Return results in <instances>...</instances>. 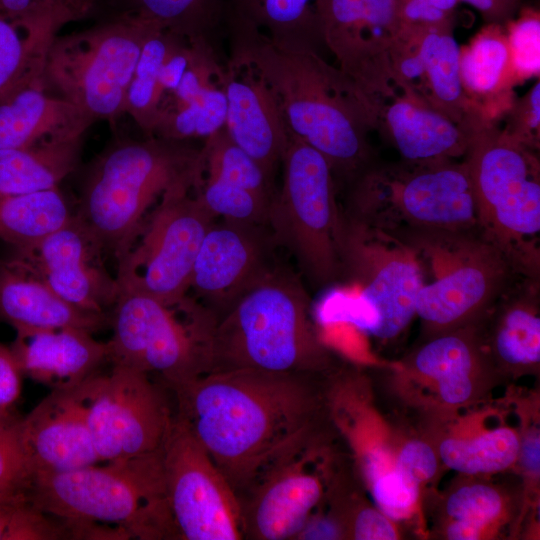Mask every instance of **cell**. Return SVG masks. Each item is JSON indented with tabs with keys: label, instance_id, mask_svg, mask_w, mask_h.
<instances>
[{
	"label": "cell",
	"instance_id": "obj_49",
	"mask_svg": "<svg viewBox=\"0 0 540 540\" xmlns=\"http://www.w3.org/2000/svg\"><path fill=\"white\" fill-rule=\"evenodd\" d=\"M345 534L342 520L330 514H321L315 509L294 540H335Z\"/></svg>",
	"mask_w": 540,
	"mask_h": 540
},
{
	"label": "cell",
	"instance_id": "obj_45",
	"mask_svg": "<svg viewBox=\"0 0 540 540\" xmlns=\"http://www.w3.org/2000/svg\"><path fill=\"white\" fill-rule=\"evenodd\" d=\"M405 27L454 26L459 0H396Z\"/></svg>",
	"mask_w": 540,
	"mask_h": 540
},
{
	"label": "cell",
	"instance_id": "obj_52",
	"mask_svg": "<svg viewBox=\"0 0 540 540\" xmlns=\"http://www.w3.org/2000/svg\"><path fill=\"white\" fill-rule=\"evenodd\" d=\"M481 530L466 522L454 520L447 527L446 535L450 540H476L480 538Z\"/></svg>",
	"mask_w": 540,
	"mask_h": 540
},
{
	"label": "cell",
	"instance_id": "obj_7",
	"mask_svg": "<svg viewBox=\"0 0 540 540\" xmlns=\"http://www.w3.org/2000/svg\"><path fill=\"white\" fill-rule=\"evenodd\" d=\"M479 227L524 277L539 279L540 165L535 151L486 122L464 156Z\"/></svg>",
	"mask_w": 540,
	"mask_h": 540
},
{
	"label": "cell",
	"instance_id": "obj_51",
	"mask_svg": "<svg viewBox=\"0 0 540 540\" xmlns=\"http://www.w3.org/2000/svg\"><path fill=\"white\" fill-rule=\"evenodd\" d=\"M521 462L527 471L538 474L540 469V440L534 434L525 439L519 447Z\"/></svg>",
	"mask_w": 540,
	"mask_h": 540
},
{
	"label": "cell",
	"instance_id": "obj_2",
	"mask_svg": "<svg viewBox=\"0 0 540 540\" xmlns=\"http://www.w3.org/2000/svg\"><path fill=\"white\" fill-rule=\"evenodd\" d=\"M225 37L228 55L253 66L273 89L290 135L328 161L337 188L375 163L369 133L377 129V108L339 68L250 28L227 24Z\"/></svg>",
	"mask_w": 540,
	"mask_h": 540
},
{
	"label": "cell",
	"instance_id": "obj_25",
	"mask_svg": "<svg viewBox=\"0 0 540 540\" xmlns=\"http://www.w3.org/2000/svg\"><path fill=\"white\" fill-rule=\"evenodd\" d=\"M77 328L17 330L10 346L23 376L62 389L84 382L109 361L107 342Z\"/></svg>",
	"mask_w": 540,
	"mask_h": 540
},
{
	"label": "cell",
	"instance_id": "obj_21",
	"mask_svg": "<svg viewBox=\"0 0 540 540\" xmlns=\"http://www.w3.org/2000/svg\"><path fill=\"white\" fill-rule=\"evenodd\" d=\"M100 375L97 372L73 387L52 389L21 417L22 441L34 474L101 463L89 425L90 405Z\"/></svg>",
	"mask_w": 540,
	"mask_h": 540
},
{
	"label": "cell",
	"instance_id": "obj_3",
	"mask_svg": "<svg viewBox=\"0 0 540 540\" xmlns=\"http://www.w3.org/2000/svg\"><path fill=\"white\" fill-rule=\"evenodd\" d=\"M204 168L203 148L189 140L146 136L118 141L90 167L75 214L116 256L166 192L180 187L198 190Z\"/></svg>",
	"mask_w": 540,
	"mask_h": 540
},
{
	"label": "cell",
	"instance_id": "obj_43",
	"mask_svg": "<svg viewBox=\"0 0 540 540\" xmlns=\"http://www.w3.org/2000/svg\"><path fill=\"white\" fill-rule=\"evenodd\" d=\"M500 119L501 129L507 136L523 146L538 152L540 147V81L519 99H514Z\"/></svg>",
	"mask_w": 540,
	"mask_h": 540
},
{
	"label": "cell",
	"instance_id": "obj_34",
	"mask_svg": "<svg viewBox=\"0 0 540 540\" xmlns=\"http://www.w3.org/2000/svg\"><path fill=\"white\" fill-rule=\"evenodd\" d=\"M106 4L112 11L142 18L191 43L219 48L220 37L225 36L226 0H106Z\"/></svg>",
	"mask_w": 540,
	"mask_h": 540
},
{
	"label": "cell",
	"instance_id": "obj_36",
	"mask_svg": "<svg viewBox=\"0 0 540 540\" xmlns=\"http://www.w3.org/2000/svg\"><path fill=\"white\" fill-rule=\"evenodd\" d=\"M73 214L58 188L0 196V239L29 246L66 224Z\"/></svg>",
	"mask_w": 540,
	"mask_h": 540
},
{
	"label": "cell",
	"instance_id": "obj_23",
	"mask_svg": "<svg viewBox=\"0 0 540 540\" xmlns=\"http://www.w3.org/2000/svg\"><path fill=\"white\" fill-rule=\"evenodd\" d=\"M204 177L196 194L223 220L265 225L277 191L275 179L227 135L224 128L204 140Z\"/></svg>",
	"mask_w": 540,
	"mask_h": 540
},
{
	"label": "cell",
	"instance_id": "obj_6",
	"mask_svg": "<svg viewBox=\"0 0 540 540\" xmlns=\"http://www.w3.org/2000/svg\"><path fill=\"white\" fill-rule=\"evenodd\" d=\"M346 188L345 215L395 236L480 228L465 159L375 162Z\"/></svg>",
	"mask_w": 540,
	"mask_h": 540
},
{
	"label": "cell",
	"instance_id": "obj_24",
	"mask_svg": "<svg viewBox=\"0 0 540 540\" xmlns=\"http://www.w3.org/2000/svg\"><path fill=\"white\" fill-rule=\"evenodd\" d=\"M226 59V58H225ZM225 59L208 43H193L191 61L177 87L164 99L151 136L204 140L224 127Z\"/></svg>",
	"mask_w": 540,
	"mask_h": 540
},
{
	"label": "cell",
	"instance_id": "obj_27",
	"mask_svg": "<svg viewBox=\"0 0 540 540\" xmlns=\"http://www.w3.org/2000/svg\"><path fill=\"white\" fill-rule=\"evenodd\" d=\"M0 320L15 330L77 328L95 333L109 314L79 308L12 260L0 262Z\"/></svg>",
	"mask_w": 540,
	"mask_h": 540
},
{
	"label": "cell",
	"instance_id": "obj_48",
	"mask_svg": "<svg viewBox=\"0 0 540 540\" xmlns=\"http://www.w3.org/2000/svg\"><path fill=\"white\" fill-rule=\"evenodd\" d=\"M348 532L357 540L397 539V533L388 517L372 508L357 511Z\"/></svg>",
	"mask_w": 540,
	"mask_h": 540
},
{
	"label": "cell",
	"instance_id": "obj_44",
	"mask_svg": "<svg viewBox=\"0 0 540 540\" xmlns=\"http://www.w3.org/2000/svg\"><path fill=\"white\" fill-rule=\"evenodd\" d=\"M371 486L374 500L385 516L400 520L411 514L419 484L394 468L377 477Z\"/></svg>",
	"mask_w": 540,
	"mask_h": 540
},
{
	"label": "cell",
	"instance_id": "obj_37",
	"mask_svg": "<svg viewBox=\"0 0 540 540\" xmlns=\"http://www.w3.org/2000/svg\"><path fill=\"white\" fill-rule=\"evenodd\" d=\"M52 41L0 15V100L27 85H39Z\"/></svg>",
	"mask_w": 540,
	"mask_h": 540
},
{
	"label": "cell",
	"instance_id": "obj_39",
	"mask_svg": "<svg viewBox=\"0 0 540 540\" xmlns=\"http://www.w3.org/2000/svg\"><path fill=\"white\" fill-rule=\"evenodd\" d=\"M75 539L69 522L40 510L26 491L0 492V540Z\"/></svg>",
	"mask_w": 540,
	"mask_h": 540
},
{
	"label": "cell",
	"instance_id": "obj_32",
	"mask_svg": "<svg viewBox=\"0 0 540 540\" xmlns=\"http://www.w3.org/2000/svg\"><path fill=\"white\" fill-rule=\"evenodd\" d=\"M83 137L0 150V196L58 188L76 168Z\"/></svg>",
	"mask_w": 540,
	"mask_h": 540
},
{
	"label": "cell",
	"instance_id": "obj_14",
	"mask_svg": "<svg viewBox=\"0 0 540 540\" xmlns=\"http://www.w3.org/2000/svg\"><path fill=\"white\" fill-rule=\"evenodd\" d=\"M162 464L179 540L243 539L236 492L176 415L162 448Z\"/></svg>",
	"mask_w": 540,
	"mask_h": 540
},
{
	"label": "cell",
	"instance_id": "obj_47",
	"mask_svg": "<svg viewBox=\"0 0 540 540\" xmlns=\"http://www.w3.org/2000/svg\"><path fill=\"white\" fill-rule=\"evenodd\" d=\"M22 377L11 348L0 343V416L14 414Z\"/></svg>",
	"mask_w": 540,
	"mask_h": 540
},
{
	"label": "cell",
	"instance_id": "obj_20",
	"mask_svg": "<svg viewBox=\"0 0 540 540\" xmlns=\"http://www.w3.org/2000/svg\"><path fill=\"white\" fill-rule=\"evenodd\" d=\"M265 225L213 223L194 262L189 292L218 319L277 262Z\"/></svg>",
	"mask_w": 540,
	"mask_h": 540
},
{
	"label": "cell",
	"instance_id": "obj_12",
	"mask_svg": "<svg viewBox=\"0 0 540 540\" xmlns=\"http://www.w3.org/2000/svg\"><path fill=\"white\" fill-rule=\"evenodd\" d=\"M196 192L189 187L166 192L115 256L120 294L140 293L166 304L188 294L199 248L215 222Z\"/></svg>",
	"mask_w": 540,
	"mask_h": 540
},
{
	"label": "cell",
	"instance_id": "obj_9",
	"mask_svg": "<svg viewBox=\"0 0 540 540\" xmlns=\"http://www.w3.org/2000/svg\"><path fill=\"white\" fill-rule=\"evenodd\" d=\"M417 253L424 280L415 313L433 330L448 331L485 315L522 276L480 228L399 236Z\"/></svg>",
	"mask_w": 540,
	"mask_h": 540
},
{
	"label": "cell",
	"instance_id": "obj_35",
	"mask_svg": "<svg viewBox=\"0 0 540 540\" xmlns=\"http://www.w3.org/2000/svg\"><path fill=\"white\" fill-rule=\"evenodd\" d=\"M479 358L475 341L466 333H445L435 337L416 353L414 365L422 375L438 382L441 398L461 404L472 394L470 375Z\"/></svg>",
	"mask_w": 540,
	"mask_h": 540
},
{
	"label": "cell",
	"instance_id": "obj_41",
	"mask_svg": "<svg viewBox=\"0 0 540 540\" xmlns=\"http://www.w3.org/2000/svg\"><path fill=\"white\" fill-rule=\"evenodd\" d=\"M20 420L15 414L0 416V492L26 491L34 474Z\"/></svg>",
	"mask_w": 540,
	"mask_h": 540
},
{
	"label": "cell",
	"instance_id": "obj_19",
	"mask_svg": "<svg viewBox=\"0 0 540 540\" xmlns=\"http://www.w3.org/2000/svg\"><path fill=\"white\" fill-rule=\"evenodd\" d=\"M454 27H402L391 54L394 90L413 97L457 124L486 121L467 98L460 76Z\"/></svg>",
	"mask_w": 540,
	"mask_h": 540
},
{
	"label": "cell",
	"instance_id": "obj_30",
	"mask_svg": "<svg viewBox=\"0 0 540 540\" xmlns=\"http://www.w3.org/2000/svg\"><path fill=\"white\" fill-rule=\"evenodd\" d=\"M460 76L472 105L486 121L496 123L515 99L517 85L505 25L486 23L460 48Z\"/></svg>",
	"mask_w": 540,
	"mask_h": 540
},
{
	"label": "cell",
	"instance_id": "obj_5",
	"mask_svg": "<svg viewBox=\"0 0 540 540\" xmlns=\"http://www.w3.org/2000/svg\"><path fill=\"white\" fill-rule=\"evenodd\" d=\"M104 463L36 473L26 493L40 510L66 521L115 527L130 539L179 540L166 493L162 449Z\"/></svg>",
	"mask_w": 540,
	"mask_h": 540
},
{
	"label": "cell",
	"instance_id": "obj_29",
	"mask_svg": "<svg viewBox=\"0 0 540 540\" xmlns=\"http://www.w3.org/2000/svg\"><path fill=\"white\" fill-rule=\"evenodd\" d=\"M193 54V44L158 26L148 35L128 88L124 115L151 136L164 99L177 87Z\"/></svg>",
	"mask_w": 540,
	"mask_h": 540
},
{
	"label": "cell",
	"instance_id": "obj_11",
	"mask_svg": "<svg viewBox=\"0 0 540 540\" xmlns=\"http://www.w3.org/2000/svg\"><path fill=\"white\" fill-rule=\"evenodd\" d=\"M280 169L266 227L313 287L328 286L341 278V210L332 169L321 153L291 135Z\"/></svg>",
	"mask_w": 540,
	"mask_h": 540
},
{
	"label": "cell",
	"instance_id": "obj_28",
	"mask_svg": "<svg viewBox=\"0 0 540 540\" xmlns=\"http://www.w3.org/2000/svg\"><path fill=\"white\" fill-rule=\"evenodd\" d=\"M94 123L79 107L42 86H24L0 100V150L83 137Z\"/></svg>",
	"mask_w": 540,
	"mask_h": 540
},
{
	"label": "cell",
	"instance_id": "obj_10",
	"mask_svg": "<svg viewBox=\"0 0 540 540\" xmlns=\"http://www.w3.org/2000/svg\"><path fill=\"white\" fill-rule=\"evenodd\" d=\"M155 24L112 11L85 30L54 38L40 79L43 89L94 122L124 115L126 96L144 43Z\"/></svg>",
	"mask_w": 540,
	"mask_h": 540
},
{
	"label": "cell",
	"instance_id": "obj_38",
	"mask_svg": "<svg viewBox=\"0 0 540 540\" xmlns=\"http://www.w3.org/2000/svg\"><path fill=\"white\" fill-rule=\"evenodd\" d=\"M519 447L515 433L502 427L472 439H446L439 452L449 468L465 474H479L509 467L518 456Z\"/></svg>",
	"mask_w": 540,
	"mask_h": 540
},
{
	"label": "cell",
	"instance_id": "obj_15",
	"mask_svg": "<svg viewBox=\"0 0 540 540\" xmlns=\"http://www.w3.org/2000/svg\"><path fill=\"white\" fill-rule=\"evenodd\" d=\"M164 385L146 373L112 364L101 374L89 425L100 462L125 460L160 451L175 420Z\"/></svg>",
	"mask_w": 540,
	"mask_h": 540
},
{
	"label": "cell",
	"instance_id": "obj_8",
	"mask_svg": "<svg viewBox=\"0 0 540 540\" xmlns=\"http://www.w3.org/2000/svg\"><path fill=\"white\" fill-rule=\"evenodd\" d=\"M217 322L190 294L166 304L121 293L109 314V362L142 371L173 394L212 372Z\"/></svg>",
	"mask_w": 540,
	"mask_h": 540
},
{
	"label": "cell",
	"instance_id": "obj_40",
	"mask_svg": "<svg viewBox=\"0 0 540 540\" xmlns=\"http://www.w3.org/2000/svg\"><path fill=\"white\" fill-rule=\"evenodd\" d=\"M513 75L516 84L540 74V13L521 7L505 24Z\"/></svg>",
	"mask_w": 540,
	"mask_h": 540
},
{
	"label": "cell",
	"instance_id": "obj_16",
	"mask_svg": "<svg viewBox=\"0 0 540 540\" xmlns=\"http://www.w3.org/2000/svg\"><path fill=\"white\" fill-rule=\"evenodd\" d=\"M327 464L312 429L268 463L239 496L243 539L294 540L324 497Z\"/></svg>",
	"mask_w": 540,
	"mask_h": 540
},
{
	"label": "cell",
	"instance_id": "obj_50",
	"mask_svg": "<svg viewBox=\"0 0 540 540\" xmlns=\"http://www.w3.org/2000/svg\"><path fill=\"white\" fill-rule=\"evenodd\" d=\"M475 8L486 23L505 25L518 13L522 0H459Z\"/></svg>",
	"mask_w": 540,
	"mask_h": 540
},
{
	"label": "cell",
	"instance_id": "obj_33",
	"mask_svg": "<svg viewBox=\"0 0 540 540\" xmlns=\"http://www.w3.org/2000/svg\"><path fill=\"white\" fill-rule=\"evenodd\" d=\"M539 279L519 278L495 303L500 311L493 336L497 357L512 366L540 360Z\"/></svg>",
	"mask_w": 540,
	"mask_h": 540
},
{
	"label": "cell",
	"instance_id": "obj_46",
	"mask_svg": "<svg viewBox=\"0 0 540 540\" xmlns=\"http://www.w3.org/2000/svg\"><path fill=\"white\" fill-rule=\"evenodd\" d=\"M395 469L420 484L431 479L437 469V459L432 448L419 440L408 442L399 453Z\"/></svg>",
	"mask_w": 540,
	"mask_h": 540
},
{
	"label": "cell",
	"instance_id": "obj_13",
	"mask_svg": "<svg viewBox=\"0 0 540 540\" xmlns=\"http://www.w3.org/2000/svg\"><path fill=\"white\" fill-rule=\"evenodd\" d=\"M339 257L341 278L356 283L359 296L378 314L374 336H397L416 314L415 301L424 282L414 248L405 240L341 211Z\"/></svg>",
	"mask_w": 540,
	"mask_h": 540
},
{
	"label": "cell",
	"instance_id": "obj_22",
	"mask_svg": "<svg viewBox=\"0 0 540 540\" xmlns=\"http://www.w3.org/2000/svg\"><path fill=\"white\" fill-rule=\"evenodd\" d=\"M223 88L224 130L275 179L290 133L273 89L253 66L230 55L224 63Z\"/></svg>",
	"mask_w": 540,
	"mask_h": 540
},
{
	"label": "cell",
	"instance_id": "obj_17",
	"mask_svg": "<svg viewBox=\"0 0 540 540\" xmlns=\"http://www.w3.org/2000/svg\"><path fill=\"white\" fill-rule=\"evenodd\" d=\"M320 34L339 68L375 105L394 92L391 54L401 33L396 0H320Z\"/></svg>",
	"mask_w": 540,
	"mask_h": 540
},
{
	"label": "cell",
	"instance_id": "obj_42",
	"mask_svg": "<svg viewBox=\"0 0 540 540\" xmlns=\"http://www.w3.org/2000/svg\"><path fill=\"white\" fill-rule=\"evenodd\" d=\"M502 500L490 486L474 484L455 491L447 500L446 512L457 521L482 529L498 517Z\"/></svg>",
	"mask_w": 540,
	"mask_h": 540
},
{
	"label": "cell",
	"instance_id": "obj_1",
	"mask_svg": "<svg viewBox=\"0 0 540 540\" xmlns=\"http://www.w3.org/2000/svg\"><path fill=\"white\" fill-rule=\"evenodd\" d=\"M307 375L212 371L173 393L175 415L238 498L276 456L312 429Z\"/></svg>",
	"mask_w": 540,
	"mask_h": 540
},
{
	"label": "cell",
	"instance_id": "obj_26",
	"mask_svg": "<svg viewBox=\"0 0 540 540\" xmlns=\"http://www.w3.org/2000/svg\"><path fill=\"white\" fill-rule=\"evenodd\" d=\"M479 127L457 124L419 100L395 91L379 106L376 130L392 142L402 160L427 161L465 156Z\"/></svg>",
	"mask_w": 540,
	"mask_h": 540
},
{
	"label": "cell",
	"instance_id": "obj_4",
	"mask_svg": "<svg viewBox=\"0 0 540 540\" xmlns=\"http://www.w3.org/2000/svg\"><path fill=\"white\" fill-rule=\"evenodd\" d=\"M327 361L312 324L309 295L284 265L277 263L218 319L212 371L307 375Z\"/></svg>",
	"mask_w": 540,
	"mask_h": 540
},
{
	"label": "cell",
	"instance_id": "obj_31",
	"mask_svg": "<svg viewBox=\"0 0 540 540\" xmlns=\"http://www.w3.org/2000/svg\"><path fill=\"white\" fill-rule=\"evenodd\" d=\"M319 1L226 0L225 24L253 29L283 47L320 53Z\"/></svg>",
	"mask_w": 540,
	"mask_h": 540
},
{
	"label": "cell",
	"instance_id": "obj_18",
	"mask_svg": "<svg viewBox=\"0 0 540 540\" xmlns=\"http://www.w3.org/2000/svg\"><path fill=\"white\" fill-rule=\"evenodd\" d=\"M105 248L76 215L41 240L15 248V264L44 282L69 303L87 311L108 314L120 289L103 260Z\"/></svg>",
	"mask_w": 540,
	"mask_h": 540
}]
</instances>
